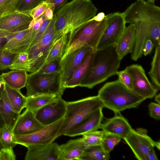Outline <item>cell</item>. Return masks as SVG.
I'll return each mask as SVG.
<instances>
[{
  "label": "cell",
  "mask_w": 160,
  "mask_h": 160,
  "mask_svg": "<svg viewBox=\"0 0 160 160\" xmlns=\"http://www.w3.org/2000/svg\"><path fill=\"white\" fill-rule=\"evenodd\" d=\"M97 96L103 107L114 113L136 108L146 100L118 79L106 83L99 90Z\"/></svg>",
  "instance_id": "3"
},
{
  "label": "cell",
  "mask_w": 160,
  "mask_h": 160,
  "mask_svg": "<svg viewBox=\"0 0 160 160\" xmlns=\"http://www.w3.org/2000/svg\"><path fill=\"white\" fill-rule=\"evenodd\" d=\"M66 111L57 138L64 135L70 129L81 123L97 109L104 108L98 96L72 102H66Z\"/></svg>",
  "instance_id": "6"
},
{
  "label": "cell",
  "mask_w": 160,
  "mask_h": 160,
  "mask_svg": "<svg viewBox=\"0 0 160 160\" xmlns=\"http://www.w3.org/2000/svg\"><path fill=\"white\" fill-rule=\"evenodd\" d=\"M27 97L52 95L62 97L65 88L62 84L60 72L50 73L38 71L28 74L25 86Z\"/></svg>",
  "instance_id": "7"
},
{
  "label": "cell",
  "mask_w": 160,
  "mask_h": 160,
  "mask_svg": "<svg viewBox=\"0 0 160 160\" xmlns=\"http://www.w3.org/2000/svg\"><path fill=\"white\" fill-rule=\"evenodd\" d=\"M123 139L139 160H147L148 153L151 148L155 146L160 150V142L153 141L148 135L147 131L145 128L132 129Z\"/></svg>",
  "instance_id": "11"
},
{
  "label": "cell",
  "mask_w": 160,
  "mask_h": 160,
  "mask_svg": "<svg viewBox=\"0 0 160 160\" xmlns=\"http://www.w3.org/2000/svg\"><path fill=\"white\" fill-rule=\"evenodd\" d=\"M61 59L58 58L45 64L38 71L45 73L60 72L61 70Z\"/></svg>",
  "instance_id": "37"
},
{
  "label": "cell",
  "mask_w": 160,
  "mask_h": 160,
  "mask_svg": "<svg viewBox=\"0 0 160 160\" xmlns=\"http://www.w3.org/2000/svg\"><path fill=\"white\" fill-rule=\"evenodd\" d=\"M17 54H12L0 49V64L5 70L8 69L9 67L13 62Z\"/></svg>",
  "instance_id": "38"
},
{
  "label": "cell",
  "mask_w": 160,
  "mask_h": 160,
  "mask_svg": "<svg viewBox=\"0 0 160 160\" xmlns=\"http://www.w3.org/2000/svg\"><path fill=\"white\" fill-rule=\"evenodd\" d=\"M106 16L108 25L98 43L97 50L115 45L126 28L122 12H114Z\"/></svg>",
  "instance_id": "10"
},
{
  "label": "cell",
  "mask_w": 160,
  "mask_h": 160,
  "mask_svg": "<svg viewBox=\"0 0 160 160\" xmlns=\"http://www.w3.org/2000/svg\"><path fill=\"white\" fill-rule=\"evenodd\" d=\"M105 134L102 130H97L83 134L82 138L86 147L100 145Z\"/></svg>",
  "instance_id": "32"
},
{
  "label": "cell",
  "mask_w": 160,
  "mask_h": 160,
  "mask_svg": "<svg viewBox=\"0 0 160 160\" xmlns=\"http://www.w3.org/2000/svg\"><path fill=\"white\" fill-rule=\"evenodd\" d=\"M5 70L3 67L0 64V71Z\"/></svg>",
  "instance_id": "53"
},
{
  "label": "cell",
  "mask_w": 160,
  "mask_h": 160,
  "mask_svg": "<svg viewBox=\"0 0 160 160\" xmlns=\"http://www.w3.org/2000/svg\"><path fill=\"white\" fill-rule=\"evenodd\" d=\"M102 108H100L94 111L81 123L70 129L64 135L74 137L97 130L100 128L103 118Z\"/></svg>",
  "instance_id": "19"
},
{
  "label": "cell",
  "mask_w": 160,
  "mask_h": 160,
  "mask_svg": "<svg viewBox=\"0 0 160 160\" xmlns=\"http://www.w3.org/2000/svg\"><path fill=\"white\" fill-rule=\"evenodd\" d=\"M19 0H0V17L16 11Z\"/></svg>",
  "instance_id": "36"
},
{
  "label": "cell",
  "mask_w": 160,
  "mask_h": 160,
  "mask_svg": "<svg viewBox=\"0 0 160 160\" xmlns=\"http://www.w3.org/2000/svg\"><path fill=\"white\" fill-rule=\"evenodd\" d=\"M50 5L47 3L43 2L35 8L32 10L29 14L35 20L39 17L42 16Z\"/></svg>",
  "instance_id": "40"
},
{
  "label": "cell",
  "mask_w": 160,
  "mask_h": 160,
  "mask_svg": "<svg viewBox=\"0 0 160 160\" xmlns=\"http://www.w3.org/2000/svg\"><path fill=\"white\" fill-rule=\"evenodd\" d=\"M1 74H0V77H1Z\"/></svg>",
  "instance_id": "56"
},
{
  "label": "cell",
  "mask_w": 160,
  "mask_h": 160,
  "mask_svg": "<svg viewBox=\"0 0 160 160\" xmlns=\"http://www.w3.org/2000/svg\"><path fill=\"white\" fill-rule=\"evenodd\" d=\"M92 51H93L91 47H84L73 51L61 58L60 73L62 83L64 87L86 55Z\"/></svg>",
  "instance_id": "14"
},
{
  "label": "cell",
  "mask_w": 160,
  "mask_h": 160,
  "mask_svg": "<svg viewBox=\"0 0 160 160\" xmlns=\"http://www.w3.org/2000/svg\"><path fill=\"white\" fill-rule=\"evenodd\" d=\"M155 52L151 63V68L148 72L154 85L160 88V45L155 48Z\"/></svg>",
  "instance_id": "30"
},
{
  "label": "cell",
  "mask_w": 160,
  "mask_h": 160,
  "mask_svg": "<svg viewBox=\"0 0 160 160\" xmlns=\"http://www.w3.org/2000/svg\"><path fill=\"white\" fill-rule=\"evenodd\" d=\"M154 47V45L151 40L150 39L147 40L144 45L142 51L143 54L146 56L150 54Z\"/></svg>",
  "instance_id": "45"
},
{
  "label": "cell",
  "mask_w": 160,
  "mask_h": 160,
  "mask_svg": "<svg viewBox=\"0 0 160 160\" xmlns=\"http://www.w3.org/2000/svg\"><path fill=\"white\" fill-rule=\"evenodd\" d=\"M33 39L32 32L31 28L13 33L8 36L7 42L2 49L12 54L27 51Z\"/></svg>",
  "instance_id": "16"
},
{
  "label": "cell",
  "mask_w": 160,
  "mask_h": 160,
  "mask_svg": "<svg viewBox=\"0 0 160 160\" xmlns=\"http://www.w3.org/2000/svg\"><path fill=\"white\" fill-rule=\"evenodd\" d=\"M68 0H44L43 1L50 5L54 12L61 8Z\"/></svg>",
  "instance_id": "44"
},
{
  "label": "cell",
  "mask_w": 160,
  "mask_h": 160,
  "mask_svg": "<svg viewBox=\"0 0 160 160\" xmlns=\"http://www.w3.org/2000/svg\"><path fill=\"white\" fill-rule=\"evenodd\" d=\"M158 158L154 149V147L150 148L148 153L147 160H157Z\"/></svg>",
  "instance_id": "46"
},
{
  "label": "cell",
  "mask_w": 160,
  "mask_h": 160,
  "mask_svg": "<svg viewBox=\"0 0 160 160\" xmlns=\"http://www.w3.org/2000/svg\"><path fill=\"white\" fill-rule=\"evenodd\" d=\"M59 147L58 160H79L86 147L82 138L70 140Z\"/></svg>",
  "instance_id": "22"
},
{
  "label": "cell",
  "mask_w": 160,
  "mask_h": 160,
  "mask_svg": "<svg viewBox=\"0 0 160 160\" xmlns=\"http://www.w3.org/2000/svg\"><path fill=\"white\" fill-rule=\"evenodd\" d=\"M16 155L12 148H2L0 151V160H15Z\"/></svg>",
  "instance_id": "43"
},
{
  "label": "cell",
  "mask_w": 160,
  "mask_h": 160,
  "mask_svg": "<svg viewBox=\"0 0 160 160\" xmlns=\"http://www.w3.org/2000/svg\"><path fill=\"white\" fill-rule=\"evenodd\" d=\"M114 113L113 117L106 119L102 123L100 128L106 133L114 134L123 139L133 128L127 120L120 112Z\"/></svg>",
  "instance_id": "20"
},
{
  "label": "cell",
  "mask_w": 160,
  "mask_h": 160,
  "mask_svg": "<svg viewBox=\"0 0 160 160\" xmlns=\"http://www.w3.org/2000/svg\"><path fill=\"white\" fill-rule=\"evenodd\" d=\"M66 102L62 97H58L33 112L35 117L44 126L52 124L64 117Z\"/></svg>",
  "instance_id": "13"
},
{
  "label": "cell",
  "mask_w": 160,
  "mask_h": 160,
  "mask_svg": "<svg viewBox=\"0 0 160 160\" xmlns=\"http://www.w3.org/2000/svg\"><path fill=\"white\" fill-rule=\"evenodd\" d=\"M0 112L6 125L12 128L20 113L12 105L3 85L0 89Z\"/></svg>",
  "instance_id": "24"
},
{
  "label": "cell",
  "mask_w": 160,
  "mask_h": 160,
  "mask_svg": "<svg viewBox=\"0 0 160 160\" xmlns=\"http://www.w3.org/2000/svg\"><path fill=\"white\" fill-rule=\"evenodd\" d=\"M8 69L10 70H23L29 72L30 69V63L28 52H22L17 54Z\"/></svg>",
  "instance_id": "31"
},
{
  "label": "cell",
  "mask_w": 160,
  "mask_h": 160,
  "mask_svg": "<svg viewBox=\"0 0 160 160\" xmlns=\"http://www.w3.org/2000/svg\"><path fill=\"white\" fill-rule=\"evenodd\" d=\"M44 0H19L16 11L29 14L30 12Z\"/></svg>",
  "instance_id": "34"
},
{
  "label": "cell",
  "mask_w": 160,
  "mask_h": 160,
  "mask_svg": "<svg viewBox=\"0 0 160 160\" xmlns=\"http://www.w3.org/2000/svg\"><path fill=\"white\" fill-rule=\"evenodd\" d=\"M51 20L46 19L43 17V22L41 26L37 31L35 37L33 41L30 45L28 49L32 47L37 42L40 37L44 33L47 28Z\"/></svg>",
  "instance_id": "41"
},
{
  "label": "cell",
  "mask_w": 160,
  "mask_h": 160,
  "mask_svg": "<svg viewBox=\"0 0 160 160\" xmlns=\"http://www.w3.org/2000/svg\"><path fill=\"white\" fill-rule=\"evenodd\" d=\"M55 21L56 16L54 14L45 32L37 42L27 51L30 63V73L38 71L43 66L52 44L57 39Z\"/></svg>",
  "instance_id": "8"
},
{
  "label": "cell",
  "mask_w": 160,
  "mask_h": 160,
  "mask_svg": "<svg viewBox=\"0 0 160 160\" xmlns=\"http://www.w3.org/2000/svg\"><path fill=\"white\" fill-rule=\"evenodd\" d=\"M121 61L116 52L115 45L97 50L92 66L79 86L92 89L117 75Z\"/></svg>",
  "instance_id": "4"
},
{
  "label": "cell",
  "mask_w": 160,
  "mask_h": 160,
  "mask_svg": "<svg viewBox=\"0 0 160 160\" xmlns=\"http://www.w3.org/2000/svg\"><path fill=\"white\" fill-rule=\"evenodd\" d=\"M121 139L122 138L118 136L105 133L101 145L105 152L110 153Z\"/></svg>",
  "instance_id": "35"
},
{
  "label": "cell",
  "mask_w": 160,
  "mask_h": 160,
  "mask_svg": "<svg viewBox=\"0 0 160 160\" xmlns=\"http://www.w3.org/2000/svg\"><path fill=\"white\" fill-rule=\"evenodd\" d=\"M8 36L0 38V49H2L8 40Z\"/></svg>",
  "instance_id": "49"
},
{
  "label": "cell",
  "mask_w": 160,
  "mask_h": 160,
  "mask_svg": "<svg viewBox=\"0 0 160 160\" xmlns=\"http://www.w3.org/2000/svg\"><path fill=\"white\" fill-rule=\"evenodd\" d=\"M155 100L158 104L160 103V95L159 93L155 96Z\"/></svg>",
  "instance_id": "52"
},
{
  "label": "cell",
  "mask_w": 160,
  "mask_h": 160,
  "mask_svg": "<svg viewBox=\"0 0 160 160\" xmlns=\"http://www.w3.org/2000/svg\"><path fill=\"white\" fill-rule=\"evenodd\" d=\"M94 53L92 51L90 52L86 55L74 71L71 78L64 85L65 88L79 86L92 66Z\"/></svg>",
  "instance_id": "23"
},
{
  "label": "cell",
  "mask_w": 160,
  "mask_h": 160,
  "mask_svg": "<svg viewBox=\"0 0 160 160\" xmlns=\"http://www.w3.org/2000/svg\"><path fill=\"white\" fill-rule=\"evenodd\" d=\"M125 69L132 78L134 92L145 99L155 96L159 90L149 81L142 66L134 64L127 67Z\"/></svg>",
  "instance_id": "12"
},
{
  "label": "cell",
  "mask_w": 160,
  "mask_h": 160,
  "mask_svg": "<svg viewBox=\"0 0 160 160\" xmlns=\"http://www.w3.org/2000/svg\"><path fill=\"white\" fill-rule=\"evenodd\" d=\"M45 127L37 119L33 111L26 108L18 118L12 131L13 135H24L37 132Z\"/></svg>",
  "instance_id": "17"
},
{
  "label": "cell",
  "mask_w": 160,
  "mask_h": 160,
  "mask_svg": "<svg viewBox=\"0 0 160 160\" xmlns=\"http://www.w3.org/2000/svg\"><path fill=\"white\" fill-rule=\"evenodd\" d=\"M135 37V27L133 24H130L128 27H126L115 45L116 52L121 60L127 54L132 52Z\"/></svg>",
  "instance_id": "21"
},
{
  "label": "cell",
  "mask_w": 160,
  "mask_h": 160,
  "mask_svg": "<svg viewBox=\"0 0 160 160\" xmlns=\"http://www.w3.org/2000/svg\"><path fill=\"white\" fill-rule=\"evenodd\" d=\"M64 117L33 133L24 135H13V141L17 144L26 147L30 145L52 142L57 138V135L63 122Z\"/></svg>",
  "instance_id": "9"
},
{
  "label": "cell",
  "mask_w": 160,
  "mask_h": 160,
  "mask_svg": "<svg viewBox=\"0 0 160 160\" xmlns=\"http://www.w3.org/2000/svg\"><path fill=\"white\" fill-rule=\"evenodd\" d=\"M149 115L154 119L159 120L160 119V104L151 102L148 105Z\"/></svg>",
  "instance_id": "42"
},
{
  "label": "cell",
  "mask_w": 160,
  "mask_h": 160,
  "mask_svg": "<svg viewBox=\"0 0 160 160\" xmlns=\"http://www.w3.org/2000/svg\"><path fill=\"white\" fill-rule=\"evenodd\" d=\"M156 0H147V1L154 3V2Z\"/></svg>",
  "instance_id": "54"
},
{
  "label": "cell",
  "mask_w": 160,
  "mask_h": 160,
  "mask_svg": "<svg viewBox=\"0 0 160 160\" xmlns=\"http://www.w3.org/2000/svg\"><path fill=\"white\" fill-rule=\"evenodd\" d=\"M33 20L30 15L16 11L0 17V29L17 32L28 28Z\"/></svg>",
  "instance_id": "15"
},
{
  "label": "cell",
  "mask_w": 160,
  "mask_h": 160,
  "mask_svg": "<svg viewBox=\"0 0 160 160\" xmlns=\"http://www.w3.org/2000/svg\"><path fill=\"white\" fill-rule=\"evenodd\" d=\"M68 37L69 34H65L54 41L44 65L57 58H62L67 46Z\"/></svg>",
  "instance_id": "26"
},
{
  "label": "cell",
  "mask_w": 160,
  "mask_h": 160,
  "mask_svg": "<svg viewBox=\"0 0 160 160\" xmlns=\"http://www.w3.org/2000/svg\"><path fill=\"white\" fill-rule=\"evenodd\" d=\"M25 157V160H58L59 145L53 142L47 144L30 145Z\"/></svg>",
  "instance_id": "18"
},
{
  "label": "cell",
  "mask_w": 160,
  "mask_h": 160,
  "mask_svg": "<svg viewBox=\"0 0 160 160\" xmlns=\"http://www.w3.org/2000/svg\"><path fill=\"white\" fill-rule=\"evenodd\" d=\"M122 13L126 23L134 25L136 34L147 32L160 36V8L154 3L137 0Z\"/></svg>",
  "instance_id": "2"
},
{
  "label": "cell",
  "mask_w": 160,
  "mask_h": 160,
  "mask_svg": "<svg viewBox=\"0 0 160 160\" xmlns=\"http://www.w3.org/2000/svg\"><path fill=\"white\" fill-rule=\"evenodd\" d=\"M3 86L8 97L15 110L18 113L26 107L27 97L23 95L20 91L3 84Z\"/></svg>",
  "instance_id": "27"
},
{
  "label": "cell",
  "mask_w": 160,
  "mask_h": 160,
  "mask_svg": "<svg viewBox=\"0 0 160 160\" xmlns=\"http://www.w3.org/2000/svg\"><path fill=\"white\" fill-rule=\"evenodd\" d=\"M6 125L4 119L0 112V129L3 128Z\"/></svg>",
  "instance_id": "51"
},
{
  "label": "cell",
  "mask_w": 160,
  "mask_h": 160,
  "mask_svg": "<svg viewBox=\"0 0 160 160\" xmlns=\"http://www.w3.org/2000/svg\"><path fill=\"white\" fill-rule=\"evenodd\" d=\"M27 97L25 108L34 112L53 100L62 97L52 95H42Z\"/></svg>",
  "instance_id": "29"
},
{
  "label": "cell",
  "mask_w": 160,
  "mask_h": 160,
  "mask_svg": "<svg viewBox=\"0 0 160 160\" xmlns=\"http://www.w3.org/2000/svg\"><path fill=\"white\" fill-rule=\"evenodd\" d=\"M98 9L90 0H72L56 11L55 28L57 38L71 35L96 14Z\"/></svg>",
  "instance_id": "1"
},
{
  "label": "cell",
  "mask_w": 160,
  "mask_h": 160,
  "mask_svg": "<svg viewBox=\"0 0 160 160\" xmlns=\"http://www.w3.org/2000/svg\"><path fill=\"white\" fill-rule=\"evenodd\" d=\"M1 75L3 84L10 87L20 91L26 86L28 76L26 71L12 70Z\"/></svg>",
  "instance_id": "25"
},
{
  "label": "cell",
  "mask_w": 160,
  "mask_h": 160,
  "mask_svg": "<svg viewBox=\"0 0 160 160\" xmlns=\"http://www.w3.org/2000/svg\"><path fill=\"white\" fill-rule=\"evenodd\" d=\"M107 25L105 15L101 21H97L92 18L78 27L69 35L67 46L62 58L73 51L84 47H91L93 52H95Z\"/></svg>",
  "instance_id": "5"
},
{
  "label": "cell",
  "mask_w": 160,
  "mask_h": 160,
  "mask_svg": "<svg viewBox=\"0 0 160 160\" xmlns=\"http://www.w3.org/2000/svg\"><path fill=\"white\" fill-rule=\"evenodd\" d=\"M53 12L54 11L53 10L49 7L47 9L42 15L45 19L51 20L54 15Z\"/></svg>",
  "instance_id": "47"
},
{
  "label": "cell",
  "mask_w": 160,
  "mask_h": 160,
  "mask_svg": "<svg viewBox=\"0 0 160 160\" xmlns=\"http://www.w3.org/2000/svg\"></svg>",
  "instance_id": "57"
},
{
  "label": "cell",
  "mask_w": 160,
  "mask_h": 160,
  "mask_svg": "<svg viewBox=\"0 0 160 160\" xmlns=\"http://www.w3.org/2000/svg\"><path fill=\"white\" fill-rule=\"evenodd\" d=\"M105 16V13L103 12H100L93 17L94 19L98 21H101L103 20Z\"/></svg>",
  "instance_id": "48"
},
{
  "label": "cell",
  "mask_w": 160,
  "mask_h": 160,
  "mask_svg": "<svg viewBox=\"0 0 160 160\" xmlns=\"http://www.w3.org/2000/svg\"><path fill=\"white\" fill-rule=\"evenodd\" d=\"M14 33H12L8 31L0 29V38L7 37Z\"/></svg>",
  "instance_id": "50"
},
{
  "label": "cell",
  "mask_w": 160,
  "mask_h": 160,
  "mask_svg": "<svg viewBox=\"0 0 160 160\" xmlns=\"http://www.w3.org/2000/svg\"><path fill=\"white\" fill-rule=\"evenodd\" d=\"M12 128L6 125L0 129V143L3 148H13L17 144L13 141Z\"/></svg>",
  "instance_id": "33"
},
{
  "label": "cell",
  "mask_w": 160,
  "mask_h": 160,
  "mask_svg": "<svg viewBox=\"0 0 160 160\" xmlns=\"http://www.w3.org/2000/svg\"><path fill=\"white\" fill-rule=\"evenodd\" d=\"M2 146L0 144V151L1 150V149L2 148Z\"/></svg>",
  "instance_id": "55"
},
{
  "label": "cell",
  "mask_w": 160,
  "mask_h": 160,
  "mask_svg": "<svg viewBox=\"0 0 160 160\" xmlns=\"http://www.w3.org/2000/svg\"><path fill=\"white\" fill-rule=\"evenodd\" d=\"M110 157L100 145L86 147L79 160H108Z\"/></svg>",
  "instance_id": "28"
},
{
  "label": "cell",
  "mask_w": 160,
  "mask_h": 160,
  "mask_svg": "<svg viewBox=\"0 0 160 160\" xmlns=\"http://www.w3.org/2000/svg\"><path fill=\"white\" fill-rule=\"evenodd\" d=\"M118 80L129 88L133 90V82L130 74L125 69L124 70L118 71L117 74Z\"/></svg>",
  "instance_id": "39"
}]
</instances>
